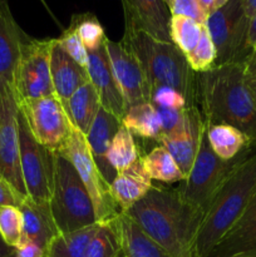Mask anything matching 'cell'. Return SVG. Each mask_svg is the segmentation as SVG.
<instances>
[{
  "label": "cell",
  "instance_id": "cell-13",
  "mask_svg": "<svg viewBox=\"0 0 256 257\" xmlns=\"http://www.w3.org/2000/svg\"><path fill=\"white\" fill-rule=\"evenodd\" d=\"M104 47L113 75L122 92L127 108L130 105L151 102V85L136 55L122 42H113L108 38L104 42Z\"/></svg>",
  "mask_w": 256,
  "mask_h": 257
},
{
  "label": "cell",
  "instance_id": "cell-2",
  "mask_svg": "<svg viewBox=\"0 0 256 257\" xmlns=\"http://www.w3.org/2000/svg\"><path fill=\"white\" fill-rule=\"evenodd\" d=\"M196 102L206 124L237 128L256 148V102L243 80L242 62L198 73Z\"/></svg>",
  "mask_w": 256,
  "mask_h": 257
},
{
  "label": "cell",
  "instance_id": "cell-24",
  "mask_svg": "<svg viewBox=\"0 0 256 257\" xmlns=\"http://www.w3.org/2000/svg\"><path fill=\"white\" fill-rule=\"evenodd\" d=\"M206 136L211 150L223 161H233L255 150L248 138L228 124H206Z\"/></svg>",
  "mask_w": 256,
  "mask_h": 257
},
{
  "label": "cell",
  "instance_id": "cell-37",
  "mask_svg": "<svg viewBox=\"0 0 256 257\" xmlns=\"http://www.w3.org/2000/svg\"><path fill=\"white\" fill-rule=\"evenodd\" d=\"M170 12L172 17L178 15V17L190 18L202 25H205L208 17L197 0H173L172 4L170 5Z\"/></svg>",
  "mask_w": 256,
  "mask_h": 257
},
{
  "label": "cell",
  "instance_id": "cell-26",
  "mask_svg": "<svg viewBox=\"0 0 256 257\" xmlns=\"http://www.w3.org/2000/svg\"><path fill=\"white\" fill-rule=\"evenodd\" d=\"M122 125L143 140L158 142L162 135L160 114L151 102L130 105L122 118Z\"/></svg>",
  "mask_w": 256,
  "mask_h": 257
},
{
  "label": "cell",
  "instance_id": "cell-39",
  "mask_svg": "<svg viewBox=\"0 0 256 257\" xmlns=\"http://www.w3.org/2000/svg\"><path fill=\"white\" fill-rule=\"evenodd\" d=\"M28 196L18 192L2 175H0V207L4 206H17L20 207Z\"/></svg>",
  "mask_w": 256,
  "mask_h": 257
},
{
  "label": "cell",
  "instance_id": "cell-20",
  "mask_svg": "<svg viewBox=\"0 0 256 257\" xmlns=\"http://www.w3.org/2000/svg\"><path fill=\"white\" fill-rule=\"evenodd\" d=\"M120 125H122V120L118 119L112 113L100 108L89 132L85 136L90 153L93 156V160H94L95 165L99 168L103 177L105 178V181L109 185L115 178L117 172L109 165L108 150H109L113 137L117 133V131L119 130Z\"/></svg>",
  "mask_w": 256,
  "mask_h": 257
},
{
  "label": "cell",
  "instance_id": "cell-42",
  "mask_svg": "<svg viewBox=\"0 0 256 257\" xmlns=\"http://www.w3.org/2000/svg\"><path fill=\"white\" fill-rule=\"evenodd\" d=\"M247 48L248 50H256V14L250 20L247 34Z\"/></svg>",
  "mask_w": 256,
  "mask_h": 257
},
{
  "label": "cell",
  "instance_id": "cell-9",
  "mask_svg": "<svg viewBox=\"0 0 256 257\" xmlns=\"http://www.w3.org/2000/svg\"><path fill=\"white\" fill-rule=\"evenodd\" d=\"M20 166L27 196L34 201L49 202L54 178V151L40 145L30 132L24 114L18 107Z\"/></svg>",
  "mask_w": 256,
  "mask_h": 257
},
{
  "label": "cell",
  "instance_id": "cell-43",
  "mask_svg": "<svg viewBox=\"0 0 256 257\" xmlns=\"http://www.w3.org/2000/svg\"><path fill=\"white\" fill-rule=\"evenodd\" d=\"M242 7L245 17L248 20L252 19L253 15L256 14V0H242Z\"/></svg>",
  "mask_w": 256,
  "mask_h": 257
},
{
  "label": "cell",
  "instance_id": "cell-3",
  "mask_svg": "<svg viewBox=\"0 0 256 257\" xmlns=\"http://www.w3.org/2000/svg\"><path fill=\"white\" fill-rule=\"evenodd\" d=\"M256 192V148L235 166L206 210L193 257H207L236 225Z\"/></svg>",
  "mask_w": 256,
  "mask_h": 257
},
{
  "label": "cell",
  "instance_id": "cell-8",
  "mask_svg": "<svg viewBox=\"0 0 256 257\" xmlns=\"http://www.w3.org/2000/svg\"><path fill=\"white\" fill-rule=\"evenodd\" d=\"M248 25L250 20L245 17L242 0H228L208 15L205 27L216 48V67L245 60L250 53Z\"/></svg>",
  "mask_w": 256,
  "mask_h": 257
},
{
  "label": "cell",
  "instance_id": "cell-40",
  "mask_svg": "<svg viewBox=\"0 0 256 257\" xmlns=\"http://www.w3.org/2000/svg\"><path fill=\"white\" fill-rule=\"evenodd\" d=\"M243 80L256 102V50H251L242 62Z\"/></svg>",
  "mask_w": 256,
  "mask_h": 257
},
{
  "label": "cell",
  "instance_id": "cell-22",
  "mask_svg": "<svg viewBox=\"0 0 256 257\" xmlns=\"http://www.w3.org/2000/svg\"><path fill=\"white\" fill-rule=\"evenodd\" d=\"M19 208L24 222L23 237L33 241L45 251L50 241L59 233L49 202H40L27 197Z\"/></svg>",
  "mask_w": 256,
  "mask_h": 257
},
{
  "label": "cell",
  "instance_id": "cell-35",
  "mask_svg": "<svg viewBox=\"0 0 256 257\" xmlns=\"http://www.w3.org/2000/svg\"><path fill=\"white\" fill-rule=\"evenodd\" d=\"M58 43L60 47L78 63L82 65L83 68L87 69L88 67V52L85 47L83 45L82 40H80L79 35L77 34V30L74 29L72 24L62 33L59 38H57Z\"/></svg>",
  "mask_w": 256,
  "mask_h": 257
},
{
  "label": "cell",
  "instance_id": "cell-31",
  "mask_svg": "<svg viewBox=\"0 0 256 257\" xmlns=\"http://www.w3.org/2000/svg\"><path fill=\"white\" fill-rule=\"evenodd\" d=\"M85 257H125L119 236L112 223L98 226Z\"/></svg>",
  "mask_w": 256,
  "mask_h": 257
},
{
  "label": "cell",
  "instance_id": "cell-36",
  "mask_svg": "<svg viewBox=\"0 0 256 257\" xmlns=\"http://www.w3.org/2000/svg\"><path fill=\"white\" fill-rule=\"evenodd\" d=\"M151 103L156 108H165V109H185L188 107L186 98L170 87L155 88L151 93Z\"/></svg>",
  "mask_w": 256,
  "mask_h": 257
},
{
  "label": "cell",
  "instance_id": "cell-32",
  "mask_svg": "<svg viewBox=\"0 0 256 257\" xmlns=\"http://www.w3.org/2000/svg\"><path fill=\"white\" fill-rule=\"evenodd\" d=\"M70 24L77 30V34L79 35L87 52H93L104 45L107 39L104 29L99 20L93 14L84 13V14L73 15Z\"/></svg>",
  "mask_w": 256,
  "mask_h": 257
},
{
  "label": "cell",
  "instance_id": "cell-4",
  "mask_svg": "<svg viewBox=\"0 0 256 257\" xmlns=\"http://www.w3.org/2000/svg\"><path fill=\"white\" fill-rule=\"evenodd\" d=\"M120 42L140 60L151 85V93L158 87L173 88L186 98L188 107H197V74L173 43L161 42L147 33L132 29H124Z\"/></svg>",
  "mask_w": 256,
  "mask_h": 257
},
{
  "label": "cell",
  "instance_id": "cell-28",
  "mask_svg": "<svg viewBox=\"0 0 256 257\" xmlns=\"http://www.w3.org/2000/svg\"><path fill=\"white\" fill-rule=\"evenodd\" d=\"M143 165L152 180L163 183L182 182L185 176L173 160L171 153L163 146H157L142 157Z\"/></svg>",
  "mask_w": 256,
  "mask_h": 257
},
{
  "label": "cell",
  "instance_id": "cell-44",
  "mask_svg": "<svg viewBox=\"0 0 256 257\" xmlns=\"http://www.w3.org/2000/svg\"><path fill=\"white\" fill-rule=\"evenodd\" d=\"M0 257H14V247H10L0 236Z\"/></svg>",
  "mask_w": 256,
  "mask_h": 257
},
{
  "label": "cell",
  "instance_id": "cell-7",
  "mask_svg": "<svg viewBox=\"0 0 256 257\" xmlns=\"http://www.w3.org/2000/svg\"><path fill=\"white\" fill-rule=\"evenodd\" d=\"M252 151L253 150L248 151L245 155L233 161L221 160L211 150L205 130V135L201 141L192 168L187 177L182 181L181 187L177 188L178 192L186 201L197 206L203 212H206L215 193L230 175L231 171Z\"/></svg>",
  "mask_w": 256,
  "mask_h": 257
},
{
  "label": "cell",
  "instance_id": "cell-47",
  "mask_svg": "<svg viewBox=\"0 0 256 257\" xmlns=\"http://www.w3.org/2000/svg\"><path fill=\"white\" fill-rule=\"evenodd\" d=\"M163 2H165V3H166V4H167V7H168V8H170V5H171V4H172V2H173V0H163Z\"/></svg>",
  "mask_w": 256,
  "mask_h": 257
},
{
  "label": "cell",
  "instance_id": "cell-17",
  "mask_svg": "<svg viewBox=\"0 0 256 257\" xmlns=\"http://www.w3.org/2000/svg\"><path fill=\"white\" fill-rule=\"evenodd\" d=\"M27 38L15 22L7 0H0V93L7 84L13 85L22 45Z\"/></svg>",
  "mask_w": 256,
  "mask_h": 257
},
{
  "label": "cell",
  "instance_id": "cell-25",
  "mask_svg": "<svg viewBox=\"0 0 256 257\" xmlns=\"http://www.w3.org/2000/svg\"><path fill=\"white\" fill-rule=\"evenodd\" d=\"M100 108L99 97L90 80L75 90L67 103V112L73 125L84 136L89 132Z\"/></svg>",
  "mask_w": 256,
  "mask_h": 257
},
{
  "label": "cell",
  "instance_id": "cell-10",
  "mask_svg": "<svg viewBox=\"0 0 256 257\" xmlns=\"http://www.w3.org/2000/svg\"><path fill=\"white\" fill-rule=\"evenodd\" d=\"M53 40L28 37L23 43L13 80V89L17 99H38L54 94L50 75Z\"/></svg>",
  "mask_w": 256,
  "mask_h": 257
},
{
  "label": "cell",
  "instance_id": "cell-18",
  "mask_svg": "<svg viewBox=\"0 0 256 257\" xmlns=\"http://www.w3.org/2000/svg\"><path fill=\"white\" fill-rule=\"evenodd\" d=\"M50 75H52L54 94L67 109V103L73 93L89 82V75L85 68L78 64L58 43L53 40L50 50Z\"/></svg>",
  "mask_w": 256,
  "mask_h": 257
},
{
  "label": "cell",
  "instance_id": "cell-30",
  "mask_svg": "<svg viewBox=\"0 0 256 257\" xmlns=\"http://www.w3.org/2000/svg\"><path fill=\"white\" fill-rule=\"evenodd\" d=\"M203 25L186 17H171L170 34L173 44L187 55L191 50L195 49L202 35Z\"/></svg>",
  "mask_w": 256,
  "mask_h": 257
},
{
  "label": "cell",
  "instance_id": "cell-23",
  "mask_svg": "<svg viewBox=\"0 0 256 257\" xmlns=\"http://www.w3.org/2000/svg\"><path fill=\"white\" fill-rule=\"evenodd\" d=\"M110 223L119 236L125 257H173L153 242L125 213H120Z\"/></svg>",
  "mask_w": 256,
  "mask_h": 257
},
{
  "label": "cell",
  "instance_id": "cell-34",
  "mask_svg": "<svg viewBox=\"0 0 256 257\" xmlns=\"http://www.w3.org/2000/svg\"><path fill=\"white\" fill-rule=\"evenodd\" d=\"M23 213L17 206L0 207V236L10 247H17L23 238Z\"/></svg>",
  "mask_w": 256,
  "mask_h": 257
},
{
  "label": "cell",
  "instance_id": "cell-19",
  "mask_svg": "<svg viewBox=\"0 0 256 257\" xmlns=\"http://www.w3.org/2000/svg\"><path fill=\"white\" fill-rule=\"evenodd\" d=\"M207 257H256V192L240 220Z\"/></svg>",
  "mask_w": 256,
  "mask_h": 257
},
{
  "label": "cell",
  "instance_id": "cell-38",
  "mask_svg": "<svg viewBox=\"0 0 256 257\" xmlns=\"http://www.w3.org/2000/svg\"><path fill=\"white\" fill-rule=\"evenodd\" d=\"M160 114L161 125H162V135H170L182 125L185 118V109H165V108H156ZM160 137V138H161ZM160 141V140H158Z\"/></svg>",
  "mask_w": 256,
  "mask_h": 257
},
{
  "label": "cell",
  "instance_id": "cell-33",
  "mask_svg": "<svg viewBox=\"0 0 256 257\" xmlns=\"http://www.w3.org/2000/svg\"><path fill=\"white\" fill-rule=\"evenodd\" d=\"M186 58H187L191 69L196 74L208 72V70L216 67V58H217L216 48L205 25H203L202 35H201L197 45L195 47V49L191 50L186 55Z\"/></svg>",
  "mask_w": 256,
  "mask_h": 257
},
{
  "label": "cell",
  "instance_id": "cell-41",
  "mask_svg": "<svg viewBox=\"0 0 256 257\" xmlns=\"http://www.w3.org/2000/svg\"><path fill=\"white\" fill-rule=\"evenodd\" d=\"M44 253L45 251L39 245L24 237L14 247V257H44Z\"/></svg>",
  "mask_w": 256,
  "mask_h": 257
},
{
  "label": "cell",
  "instance_id": "cell-12",
  "mask_svg": "<svg viewBox=\"0 0 256 257\" xmlns=\"http://www.w3.org/2000/svg\"><path fill=\"white\" fill-rule=\"evenodd\" d=\"M0 175L27 196L20 166L18 103L12 84L5 85L0 93Z\"/></svg>",
  "mask_w": 256,
  "mask_h": 257
},
{
  "label": "cell",
  "instance_id": "cell-16",
  "mask_svg": "<svg viewBox=\"0 0 256 257\" xmlns=\"http://www.w3.org/2000/svg\"><path fill=\"white\" fill-rule=\"evenodd\" d=\"M87 72L90 83L97 90L103 109L112 113L118 119L122 120L127 110V104L113 75L104 45L97 50L88 52Z\"/></svg>",
  "mask_w": 256,
  "mask_h": 257
},
{
  "label": "cell",
  "instance_id": "cell-11",
  "mask_svg": "<svg viewBox=\"0 0 256 257\" xmlns=\"http://www.w3.org/2000/svg\"><path fill=\"white\" fill-rule=\"evenodd\" d=\"M17 103L27 119L30 132L40 145L57 152L69 140L74 125L57 95L38 99H17Z\"/></svg>",
  "mask_w": 256,
  "mask_h": 257
},
{
  "label": "cell",
  "instance_id": "cell-46",
  "mask_svg": "<svg viewBox=\"0 0 256 257\" xmlns=\"http://www.w3.org/2000/svg\"><path fill=\"white\" fill-rule=\"evenodd\" d=\"M227 2L228 0H215V10L218 9V8L223 7V5H225Z\"/></svg>",
  "mask_w": 256,
  "mask_h": 257
},
{
  "label": "cell",
  "instance_id": "cell-14",
  "mask_svg": "<svg viewBox=\"0 0 256 257\" xmlns=\"http://www.w3.org/2000/svg\"><path fill=\"white\" fill-rule=\"evenodd\" d=\"M205 130L206 123L202 113L198 107L193 105L185 109L182 125L175 132L162 136L158 141V143L171 153L185 178L195 162Z\"/></svg>",
  "mask_w": 256,
  "mask_h": 257
},
{
  "label": "cell",
  "instance_id": "cell-27",
  "mask_svg": "<svg viewBox=\"0 0 256 257\" xmlns=\"http://www.w3.org/2000/svg\"><path fill=\"white\" fill-rule=\"evenodd\" d=\"M98 226L94 223L72 232L58 233L45 248L44 257H85Z\"/></svg>",
  "mask_w": 256,
  "mask_h": 257
},
{
  "label": "cell",
  "instance_id": "cell-45",
  "mask_svg": "<svg viewBox=\"0 0 256 257\" xmlns=\"http://www.w3.org/2000/svg\"><path fill=\"white\" fill-rule=\"evenodd\" d=\"M207 15L215 12V0H197Z\"/></svg>",
  "mask_w": 256,
  "mask_h": 257
},
{
  "label": "cell",
  "instance_id": "cell-1",
  "mask_svg": "<svg viewBox=\"0 0 256 257\" xmlns=\"http://www.w3.org/2000/svg\"><path fill=\"white\" fill-rule=\"evenodd\" d=\"M125 215L173 257H193L196 237L205 212L178 190L153 186Z\"/></svg>",
  "mask_w": 256,
  "mask_h": 257
},
{
  "label": "cell",
  "instance_id": "cell-15",
  "mask_svg": "<svg viewBox=\"0 0 256 257\" xmlns=\"http://www.w3.org/2000/svg\"><path fill=\"white\" fill-rule=\"evenodd\" d=\"M124 13V29L140 30L161 42L172 43L171 12L163 0H120Z\"/></svg>",
  "mask_w": 256,
  "mask_h": 257
},
{
  "label": "cell",
  "instance_id": "cell-6",
  "mask_svg": "<svg viewBox=\"0 0 256 257\" xmlns=\"http://www.w3.org/2000/svg\"><path fill=\"white\" fill-rule=\"evenodd\" d=\"M57 152L72 163L82 182L84 183L92 198L95 222L99 225H108L113 222L122 212L113 200L110 185L103 177L93 160L85 136L74 127L69 140Z\"/></svg>",
  "mask_w": 256,
  "mask_h": 257
},
{
  "label": "cell",
  "instance_id": "cell-21",
  "mask_svg": "<svg viewBox=\"0 0 256 257\" xmlns=\"http://www.w3.org/2000/svg\"><path fill=\"white\" fill-rule=\"evenodd\" d=\"M151 187L152 178L146 171L142 157H140L132 166L117 173L110 183V193L120 212L125 213L147 195Z\"/></svg>",
  "mask_w": 256,
  "mask_h": 257
},
{
  "label": "cell",
  "instance_id": "cell-5",
  "mask_svg": "<svg viewBox=\"0 0 256 257\" xmlns=\"http://www.w3.org/2000/svg\"><path fill=\"white\" fill-rule=\"evenodd\" d=\"M50 211L59 233L72 232L94 225L92 198L72 163L54 152V178Z\"/></svg>",
  "mask_w": 256,
  "mask_h": 257
},
{
  "label": "cell",
  "instance_id": "cell-29",
  "mask_svg": "<svg viewBox=\"0 0 256 257\" xmlns=\"http://www.w3.org/2000/svg\"><path fill=\"white\" fill-rule=\"evenodd\" d=\"M140 157V151L136 145L133 135L123 125H120L108 150L109 165L118 173L132 166Z\"/></svg>",
  "mask_w": 256,
  "mask_h": 257
}]
</instances>
